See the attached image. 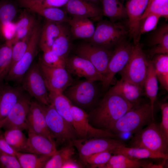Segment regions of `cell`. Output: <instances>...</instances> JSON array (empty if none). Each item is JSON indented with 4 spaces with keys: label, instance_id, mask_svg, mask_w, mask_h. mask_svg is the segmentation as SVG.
I'll return each mask as SVG.
<instances>
[{
    "label": "cell",
    "instance_id": "1",
    "mask_svg": "<svg viewBox=\"0 0 168 168\" xmlns=\"http://www.w3.org/2000/svg\"><path fill=\"white\" fill-rule=\"evenodd\" d=\"M133 107L120 96L108 91L92 112V122L97 128L108 130L111 125Z\"/></svg>",
    "mask_w": 168,
    "mask_h": 168
},
{
    "label": "cell",
    "instance_id": "2",
    "mask_svg": "<svg viewBox=\"0 0 168 168\" xmlns=\"http://www.w3.org/2000/svg\"><path fill=\"white\" fill-rule=\"evenodd\" d=\"M154 111L150 102L134 106L112 125L108 130L117 135L136 133L154 121Z\"/></svg>",
    "mask_w": 168,
    "mask_h": 168
},
{
    "label": "cell",
    "instance_id": "3",
    "mask_svg": "<svg viewBox=\"0 0 168 168\" xmlns=\"http://www.w3.org/2000/svg\"><path fill=\"white\" fill-rule=\"evenodd\" d=\"M128 34L127 26L122 22L101 20L98 23L92 37L86 41L111 49Z\"/></svg>",
    "mask_w": 168,
    "mask_h": 168
},
{
    "label": "cell",
    "instance_id": "4",
    "mask_svg": "<svg viewBox=\"0 0 168 168\" xmlns=\"http://www.w3.org/2000/svg\"><path fill=\"white\" fill-rule=\"evenodd\" d=\"M149 60L139 43L134 44L128 61L119 72L121 78L143 88Z\"/></svg>",
    "mask_w": 168,
    "mask_h": 168
},
{
    "label": "cell",
    "instance_id": "5",
    "mask_svg": "<svg viewBox=\"0 0 168 168\" xmlns=\"http://www.w3.org/2000/svg\"><path fill=\"white\" fill-rule=\"evenodd\" d=\"M43 105L47 126L54 140L61 143L72 144L77 135L72 125L51 105Z\"/></svg>",
    "mask_w": 168,
    "mask_h": 168
},
{
    "label": "cell",
    "instance_id": "6",
    "mask_svg": "<svg viewBox=\"0 0 168 168\" xmlns=\"http://www.w3.org/2000/svg\"><path fill=\"white\" fill-rule=\"evenodd\" d=\"M130 144L131 147L143 148L156 152L168 154V143L162 136L159 125L154 122L135 133Z\"/></svg>",
    "mask_w": 168,
    "mask_h": 168
},
{
    "label": "cell",
    "instance_id": "7",
    "mask_svg": "<svg viewBox=\"0 0 168 168\" xmlns=\"http://www.w3.org/2000/svg\"><path fill=\"white\" fill-rule=\"evenodd\" d=\"M41 28L38 23L30 38L24 55L10 69L5 77L7 81L21 83L24 75L32 65L38 53Z\"/></svg>",
    "mask_w": 168,
    "mask_h": 168
},
{
    "label": "cell",
    "instance_id": "8",
    "mask_svg": "<svg viewBox=\"0 0 168 168\" xmlns=\"http://www.w3.org/2000/svg\"><path fill=\"white\" fill-rule=\"evenodd\" d=\"M21 83L22 89L38 102L45 105L50 104L49 91L38 63H33Z\"/></svg>",
    "mask_w": 168,
    "mask_h": 168
},
{
    "label": "cell",
    "instance_id": "9",
    "mask_svg": "<svg viewBox=\"0 0 168 168\" xmlns=\"http://www.w3.org/2000/svg\"><path fill=\"white\" fill-rule=\"evenodd\" d=\"M96 81L88 80L71 84L63 92L72 104L81 108L93 105L99 96Z\"/></svg>",
    "mask_w": 168,
    "mask_h": 168
},
{
    "label": "cell",
    "instance_id": "10",
    "mask_svg": "<svg viewBox=\"0 0 168 168\" xmlns=\"http://www.w3.org/2000/svg\"><path fill=\"white\" fill-rule=\"evenodd\" d=\"M77 149L79 157L84 163L91 155L97 153L109 151L111 152L122 146H126L124 141L113 138H97L76 139L73 142Z\"/></svg>",
    "mask_w": 168,
    "mask_h": 168
},
{
    "label": "cell",
    "instance_id": "11",
    "mask_svg": "<svg viewBox=\"0 0 168 168\" xmlns=\"http://www.w3.org/2000/svg\"><path fill=\"white\" fill-rule=\"evenodd\" d=\"M133 46V44L126 39L115 46L106 71L104 75V79L102 82L103 90L108 89L115 74L121 71L127 64L130 59Z\"/></svg>",
    "mask_w": 168,
    "mask_h": 168
},
{
    "label": "cell",
    "instance_id": "12",
    "mask_svg": "<svg viewBox=\"0 0 168 168\" xmlns=\"http://www.w3.org/2000/svg\"><path fill=\"white\" fill-rule=\"evenodd\" d=\"M75 51L76 55L89 61L104 76L113 50L87 41L79 44Z\"/></svg>",
    "mask_w": 168,
    "mask_h": 168
},
{
    "label": "cell",
    "instance_id": "13",
    "mask_svg": "<svg viewBox=\"0 0 168 168\" xmlns=\"http://www.w3.org/2000/svg\"><path fill=\"white\" fill-rule=\"evenodd\" d=\"M70 112L73 121V127L77 136L80 138H115L117 137L108 130L92 126L89 123V114L82 109L72 104Z\"/></svg>",
    "mask_w": 168,
    "mask_h": 168
},
{
    "label": "cell",
    "instance_id": "14",
    "mask_svg": "<svg viewBox=\"0 0 168 168\" xmlns=\"http://www.w3.org/2000/svg\"><path fill=\"white\" fill-rule=\"evenodd\" d=\"M30 101L29 96L23 93L6 117L0 122V129H27V117Z\"/></svg>",
    "mask_w": 168,
    "mask_h": 168
},
{
    "label": "cell",
    "instance_id": "15",
    "mask_svg": "<svg viewBox=\"0 0 168 168\" xmlns=\"http://www.w3.org/2000/svg\"><path fill=\"white\" fill-rule=\"evenodd\" d=\"M49 91L63 92L72 84L71 74L65 68H52L38 62Z\"/></svg>",
    "mask_w": 168,
    "mask_h": 168
},
{
    "label": "cell",
    "instance_id": "16",
    "mask_svg": "<svg viewBox=\"0 0 168 168\" xmlns=\"http://www.w3.org/2000/svg\"><path fill=\"white\" fill-rule=\"evenodd\" d=\"M65 68L71 74L86 80L102 82L104 79V76L89 61L76 55L68 56L66 59Z\"/></svg>",
    "mask_w": 168,
    "mask_h": 168
},
{
    "label": "cell",
    "instance_id": "17",
    "mask_svg": "<svg viewBox=\"0 0 168 168\" xmlns=\"http://www.w3.org/2000/svg\"><path fill=\"white\" fill-rule=\"evenodd\" d=\"M148 1L149 0H129L125 6L128 19L127 26L128 35L133 39L134 44L139 43L141 36L140 29L141 18Z\"/></svg>",
    "mask_w": 168,
    "mask_h": 168
},
{
    "label": "cell",
    "instance_id": "18",
    "mask_svg": "<svg viewBox=\"0 0 168 168\" xmlns=\"http://www.w3.org/2000/svg\"><path fill=\"white\" fill-rule=\"evenodd\" d=\"M27 124L28 132L44 136L55 142L47 126L43 105L37 101L30 102Z\"/></svg>",
    "mask_w": 168,
    "mask_h": 168
},
{
    "label": "cell",
    "instance_id": "19",
    "mask_svg": "<svg viewBox=\"0 0 168 168\" xmlns=\"http://www.w3.org/2000/svg\"><path fill=\"white\" fill-rule=\"evenodd\" d=\"M64 7L65 11L72 17L99 19L103 15L102 9L87 0H69Z\"/></svg>",
    "mask_w": 168,
    "mask_h": 168
},
{
    "label": "cell",
    "instance_id": "20",
    "mask_svg": "<svg viewBox=\"0 0 168 168\" xmlns=\"http://www.w3.org/2000/svg\"><path fill=\"white\" fill-rule=\"evenodd\" d=\"M57 151L55 143L42 135L28 132L23 152L52 156Z\"/></svg>",
    "mask_w": 168,
    "mask_h": 168
},
{
    "label": "cell",
    "instance_id": "21",
    "mask_svg": "<svg viewBox=\"0 0 168 168\" xmlns=\"http://www.w3.org/2000/svg\"><path fill=\"white\" fill-rule=\"evenodd\" d=\"M143 88L121 78L108 91L120 96L135 106L141 104Z\"/></svg>",
    "mask_w": 168,
    "mask_h": 168
},
{
    "label": "cell",
    "instance_id": "22",
    "mask_svg": "<svg viewBox=\"0 0 168 168\" xmlns=\"http://www.w3.org/2000/svg\"><path fill=\"white\" fill-rule=\"evenodd\" d=\"M67 23L73 39L88 40L93 36L96 28L92 21L85 17H72Z\"/></svg>",
    "mask_w": 168,
    "mask_h": 168
},
{
    "label": "cell",
    "instance_id": "23",
    "mask_svg": "<svg viewBox=\"0 0 168 168\" xmlns=\"http://www.w3.org/2000/svg\"><path fill=\"white\" fill-rule=\"evenodd\" d=\"M22 88L5 85L0 87V122L7 116L23 94Z\"/></svg>",
    "mask_w": 168,
    "mask_h": 168
},
{
    "label": "cell",
    "instance_id": "24",
    "mask_svg": "<svg viewBox=\"0 0 168 168\" xmlns=\"http://www.w3.org/2000/svg\"><path fill=\"white\" fill-rule=\"evenodd\" d=\"M38 23L35 17L26 10L23 11L15 25L12 36L8 40L13 45L24 38L30 36Z\"/></svg>",
    "mask_w": 168,
    "mask_h": 168
},
{
    "label": "cell",
    "instance_id": "25",
    "mask_svg": "<svg viewBox=\"0 0 168 168\" xmlns=\"http://www.w3.org/2000/svg\"><path fill=\"white\" fill-rule=\"evenodd\" d=\"M63 23L46 19L41 28L39 40V46L43 52L51 50L54 41L61 33Z\"/></svg>",
    "mask_w": 168,
    "mask_h": 168
},
{
    "label": "cell",
    "instance_id": "26",
    "mask_svg": "<svg viewBox=\"0 0 168 168\" xmlns=\"http://www.w3.org/2000/svg\"><path fill=\"white\" fill-rule=\"evenodd\" d=\"M111 153L113 154H122L131 159L137 160L147 158L163 159L168 158V154L156 152L143 148L128 147L126 146L116 148Z\"/></svg>",
    "mask_w": 168,
    "mask_h": 168
},
{
    "label": "cell",
    "instance_id": "27",
    "mask_svg": "<svg viewBox=\"0 0 168 168\" xmlns=\"http://www.w3.org/2000/svg\"><path fill=\"white\" fill-rule=\"evenodd\" d=\"M149 44L152 56L158 54H168V25L166 24L156 29L151 36Z\"/></svg>",
    "mask_w": 168,
    "mask_h": 168
},
{
    "label": "cell",
    "instance_id": "28",
    "mask_svg": "<svg viewBox=\"0 0 168 168\" xmlns=\"http://www.w3.org/2000/svg\"><path fill=\"white\" fill-rule=\"evenodd\" d=\"M50 104L57 112L73 127L70 112L72 103L63 92L49 91Z\"/></svg>",
    "mask_w": 168,
    "mask_h": 168
},
{
    "label": "cell",
    "instance_id": "29",
    "mask_svg": "<svg viewBox=\"0 0 168 168\" xmlns=\"http://www.w3.org/2000/svg\"><path fill=\"white\" fill-rule=\"evenodd\" d=\"M66 24L63 23L61 33L54 41L51 48L52 51L65 60L69 56L72 39L68 26Z\"/></svg>",
    "mask_w": 168,
    "mask_h": 168
},
{
    "label": "cell",
    "instance_id": "30",
    "mask_svg": "<svg viewBox=\"0 0 168 168\" xmlns=\"http://www.w3.org/2000/svg\"><path fill=\"white\" fill-rule=\"evenodd\" d=\"M102 5V15L112 22L128 18L125 7L120 0H100Z\"/></svg>",
    "mask_w": 168,
    "mask_h": 168
},
{
    "label": "cell",
    "instance_id": "31",
    "mask_svg": "<svg viewBox=\"0 0 168 168\" xmlns=\"http://www.w3.org/2000/svg\"><path fill=\"white\" fill-rule=\"evenodd\" d=\"M158 79L151 60H149L147 72L143 85L145 94L149 98L152 110L154 111V104L158 89Z\"/></svg>",
    "mask_w": 168,
    "mask_h": 168
},
{
    "label": "cell",
    "instance_id": "32",
    "mask_svg": "<svg viewBox=\"0 0 168 168\" xmlns=\"http://www.w3.org/2000/svg\"><path fill=\"white\" fill-rule=\"evenodd\" d=\"M158 81L168 91V54H158L153 56L151 60Z\"/></svg>",
    "mask_w": 168,
    "mask_h": 168
},
{
    "label": "cell",
    "instance_id": "33",
    "mask_svg": "<svg viewBox=\"0 0 168 168\" xmlns=\"http://www.w3.org/2000/svg\"><path fill=\"white\" fill-rule=\"evenodd\" d=\"M16 156L22 168H42L51 156L17 152Z\"/></svg>",
    "mask_w": 168,
    "mask_h": 168
},
{
    "label": "cell",
    "instance_id": "34",
    "mask_svg": "<svg viewBox=\"0 0 168 168\" xmlns=\"http://www.w3.org/2000/svg\"><path fill=\"white\" fill-rule=\"evenodd\" d=\"M75 154L72 144H68L61 149L57 150L48 160L44 168H62L64 163L72 158Z\"/></svg>",
    "mask_w": 168,
    "mask_h": 168
},
{
    "label": "cell",
    "instance_id": "35",
    "mask_svg": "<svg viewBox=\"0 0 168 168\" xmlns=\"http://www.w3.org/2000/svg\"><path fill=\"white\" fill-rule=\"evenodd\" d=\"M3 135L7 143L14 150L17 152H24L27 138L22 130L18 129L6 130Z\"/></svg>",
    "mask_w": 168,
    "mask_h": 168
},
{
    "label": "cell",
    "instance_id": "36",
    "mask_svg": "<svg viewBox=\"0 0 168 168\" xmlns=\"http://www.w3.org/2000/svg\"><path fill=\"white\" fill-rule=\"evenodd\" d=\"M16 12L13 3L7 1H0V39L3 36L4 29L12 23Z\"/></svg>",
    "mask_w": 168,
    "mask_h": 168
},
{
    "label": "cell",
    "instance_id": "37",
    "mask_svg": "<svg viewBox=\"0 0 168 168\" xmlns=\"http://www.w3.org/2000/svg\"><path fill=\"white\" fill-rule=\"evenodd\" d=\"M144 163L122 154H114L103 168H138L142 167Z\"/></svg>",
    "mask_w": 168,
    "mask_h": 168
},
{
    "label": "cell",
    "instance_id": "38",
    "mask_svg": "<svg viewBox=\"0 0 168 168\" xmlns=\"http://www.w3.org/2000/svg\"><path fill=\"white\" fill-rule=\"evenodd\" d=\"M13 45L8 40L0 46V80L8 73L12 60Z\"/></svg>",
    "mask_w": 168,
    "mask_h": 168
},
{
    "label": "cell",
    "instance_id": "39",
    "mask_svg": "<svg viewBox=\"0 0 168 168\" xmlns=\"http://www.w3.org/2000/svg\"><path fill=\"white\" fill-rule=\"evenodd\" d=\"M153 13L158 14L166 19L168 17V0H149L147 6L141 18Z\"/></svg>",
    "mask_w": 168,
    "mask_h": 168
},
{
    "label": "cell",
    "instance_id": "40",
    "mask_svg": "<svg viewBox=\"0 0 168 168\" xmlns=\"http://www.w3.org/2000/svg\"><path fill=\"white\" fill-rule=\"evenodd\" d=\"M112 154L109 151L95 153L87 158L84 164L89 165L91 168H103L109 160Z\"/></svg>",
    "mask_w": 168,
    "mask_h": 168
},
{
    "label": "cell",
    "instance_id": "41",
    "mask_svg": "<svg viewBox=\"0 0 168 168\" xmlns=\"http://www.w3.org/2000/svg\"><path fill=\"white\" fill-rule=\"evenodd\" d=\"M40 59L45 66L52 68H65L66 60L60 57L51 50L43 52Z\"/></svg>",
    "mask_w": 168,
    "mask_h": 168
},
{
    "label": "cell",
    "instance_id": "42",
    "mask_svg": "<svg viewBox=\"0 0 168 168\" xmlns=\"http://www.w3.org/2000/svg\"><path fill=\"white\" fill-rule=\"evenodd\" d=\"M31 35L24 38L13 45L12 60L10 69L20 60L24 55L27 49Z\"/></svg>",
    "mask_w": 168,
    "mask_h": 168
},
{
    "label": "cell",
    "instance_id": "43",
    "mask_svg": "<svg viewBox=\"0 0 168 168\" xmlns=\"http://www.w3.org/2000/svg\"><path fill=\"white\" fill-rule=\"evenodd\" d=\"M161 17L158 14L150 13L142 18L141 20L140 29V36L144 33L155 30Z\"/></svg>",
    "mask_w": 168,
    "mask_h": 168
},
{
    "label": "cell",
    "instance_id": "44",
    "mask_svg": "<svg viewBox=\"0 0 168 168\" xmlns=\"http://www.w3.org/2000/svg\"><path fill=\"white\" fill-rule=\"evenodd\" d=\"M0 166L5 168H21V166L16 156L0 150Z\"/></svg>",
    "mask_w": 168,
    "mask_h": 168
},
{
    "label": "cell",
    "instance_id": "45",
    "mask_svg": "<svg viewBox=\"0 0 168 168\" xmlns=\"http://www.w3.org/2000/svg\"><path fill=\"white\" fill-rule=\"evenodd\" d=\"M161 110V121L159 125L161 132L166 141L168 143V103L160 104Z\"/></svg>",
    "mask_w": 168,
    "mask_h": 168
},
{
    "label": "cell",
    "instance_id": "46",
    "mask_svg": "<svg viewBox=\"0 0 168 168\" xmlns=\"http://www.w3.org/2000/svg\"><path fill=\"white\" fill-rule=\"evenodd\" d=\"M0 129V150L9 154L16 156L17 152L14 150L8 144Z\"/></svg>",
    "mask_w": 168,
    "mask_h": 168
},
{
    "label": "cell",
    "instance_id": "47",
    "mask_svg": "<svg viewBox=\"0 0 168 168\" xmlns=\"http://www.w3.org/2000/svg\"><path fill=\"white\" fill-rule=\"evenodd\" d=\"M82 166L81 164L71 158L64 163L62 168H79Z\"/></svg>",
    "mask_w": 168,
    "mask_h": 168
},
{
    "label": "cell",
    "instance_id": "48",
    "mask_svg": "<svg viewBox=\"0 0 168 168\" xmlns=\"http://www.w3.org/2000/svg\"><path fill=\"white\" fill-rule=\"evenodd\" d=\"M168 159H164V161L162 163L158 164H154L151 163H145L143 165L142 168H162L164 167L165 162Z\"/></svg>",
    "mask_w": 168,
    "mask_h": 168
},
{
    "label": "cell",
    "instance_id": "49",
    "mask_svg": "<svg viewBox=\"0 0 168 168\" xmlns=\"http://www.w3.org/2000/svg\"><path fill=\"white\" fill-rule=\"evenodd\" d=\"M90 2H94L97 4V3L100 0H87Z\"/></svg>",
    "mask_w": 168,
    "mask_h": 168
},
{
    "label": "cell",
    "instance_id": "50",
    "mask_svg": "<svg viewBox=\"0 0 168 168\" xmlns=\"http://www.w3.org/2000/svg\"></svg>",
    "mask_w": 168,
    "mask_h": 168
}]
</instances>
